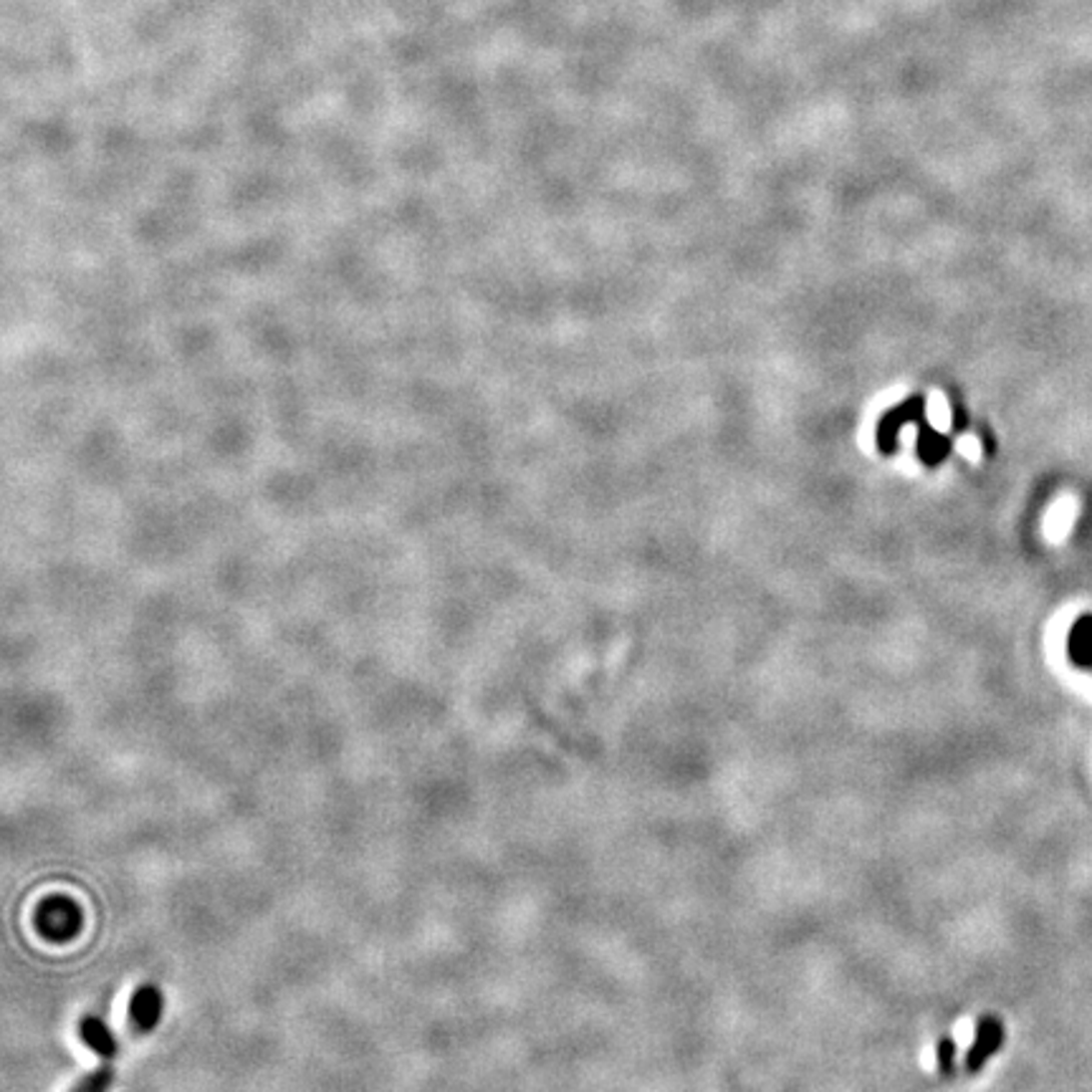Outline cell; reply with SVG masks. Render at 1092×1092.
<instances>
[{"instance_id":"obj_8","label":"cell","mask_w":1092,"mask_h":1092,"mask_svg":"<svg viewBox=\"0 0 1092 1092\" xmlns=\"http://www.w3.org/2000/svg\"><path fill=\"white\" fill-rule=\"evenodd\" d=\"M923 400L920 397H910V400L900 402L898 407H892L890 412H885L877 427V445H880L882 453H895L898 450V435L905 425L915 422L918 425L923 420Z\"/></svg>"},{"instance_id":"obj_10","label":"cell","mask_w":1092,"mask_h":1092,"mask_svg":"<svg viewBox=\"0 0 1092 1092\" xmlns=\"http://www.w3.org/2000/svg\"><path fill=\"white\" fill-rule=\"evenodd\" d=\"M79 1037H82V1042L87 1047H92L97 1052L99 1060L112 1062L117 1057V1052H120V1042L112 1034V1029L107 1027V1022H102L99 1017H92V1014L79 1022Z\"/></svg>"},{"instance_id":"obj_2","label":"cell","mask_w":1092,"mask_h":1092,"mask_svg":"<svg viewBox=\"0 0 1092 1092\" xmlns=\"http://www.w3.org/2000/svg\"><path fill=\"white\" fill-rule=\"evenodd\" d=\"M130 544L140 559H152V562L163 559L165 562V559L178 557L185 549L183 521L173 511L150 506L132 521Z\"/></svg>"},{"instance_id":"obj_7","label":"cell","mask_w":1092,"mask_h":1092,"mask_svg":"<svg viewBox=\"0 0 1092 1092\" xmlns=\"http://www.w3.org/2000/svg\"><path fill=\"white\" fill-rule=\"evenodd\" d=\"M165 996L155 984H140L130 999V1029L132 1034H150L163 1019Z\"/></svg>"},{"instance_id":"obj_15","label":"cell","mask_w":1092,"mask_h":1092,"mask_svg":"<svg viewBox=\"0 0 1092 1092\" xmlns=\"http://www.w3.org/2000/svg\"><path fill=\"white\" fill-rule=\"evenodd\" d=\"M953 1060H956V1042L943 1037L941 1042H938V1067H941L943 1075H951Z\"/></svg>"},{"instance_id":"obj_5","label":"cell","mask_w":1092,"mask_h":1092,"mask_svg":"<svg viewBox=\"0 0 1092 1092\" xmlns=\"http://www.w3.org/2000/svg\"><path fill=\"white\" fill-rule=\"evenodd\" d=\"M206 443L216 460H239L254 445V433H251V427L246 420L226 415L213 422L211 430H208Z\"/></svg>"},{"instance_id":"obj_3","label":"cell","mask_w":1092,"mask_h":1092,"mask_svg":"<svg viewBox=\"0 0 1092 1092\" xmlns=\"http://www.w3.org/2000/svg\"><path fill=\"white\" fill-rule=\"evenodd\" d=\"M264 496L273 509L288 516H303L319 506L321 488L311 473L296 468L273 471L264 483Z\"/></svg>"},{"instance_id":"obj_11","label":"cell","mask_w":1092,"mask_h":1092,"mask_svg":"<svg viewBox=\"0 0 1092 1092\" xmlns=\"http://www.w3.org/2000/svg\"><path fill=\"white\" fill-rule=\"evenodd\" d=\"M173 341H190V344L173 346L178 357L201 359L216 349V331L211 326H180L173 334Z\"/></svg>"},{"instance_id":"obj_13","label":"cell","mask_w":1092,"mask_h":1092,"mask_svg":"<svg viewBox=\"0 0 1092 1092\" xmlns=\"http://www.w3.org/2000/svg\"><path fill=\"white\" fill-rule=\"evenodd\" d=\"M920 427V433H918V455L920 460H923L925 465H938L943 463V460L948 458V453H951V438H946V435H941L938 430H933V427L928 425L925 420L918 422Z\"/></svg>"},{"instance_id":"obj_6","label":"cell","mask_w":1092,"mask_h":1092,"mask_svg":"<svg viewBox=\"0 0 1092 1092\" xmlns=\"http://www.w3.org/2000/svg\"><path fill=\"white\" fill-rule=\"evenodd\" d=\"M36 925L49 941H69L82 925V913H79L74 900L49 898L38 908Z\"/></svg>"},{"instance_id":"obj_12","label":"cell","mask_w":1092,"mask_h":1092,"mask_svg":"<svg viewBox=\"0 0 1092 1092\" xmlns=\"http://www.w3.org/2000/svg\"><path fill=\"white\" fill-rule=\"evenodd\" d=\"M1067 655L1077 668H1092V615L1080 617L1067 638Z\"/></svg>"},{"instance_id":"obj_9","label":"cell","mask_w":1092,"mask_h":1092,"mask_svg":"<svg viewBox=\"0 0 1092 1092\" xmlns=\"http://www.w3.org/2000/svg\"><path fill=\"white\" fill-rule=\"evenodd\" d=\"M1004 1044V1024L996 1017H984L976 1024V1037L966 1052V1072H979Z\"/></svg>"},{"instance_id":"obj_4","label":"cell","mask_w":1092,"mask_h":1092,"mask_svg":"<svg viewBox=\"0 0 1092 1092\" xmlns=\"http://www.w3.org/2000/svg\"><path fill=\"white\" fill-rule=\"evenodd\" d=\"M246 336L256 352L269 359L286 362L296 354V331L273 308L264 306L259 311H251L246 319Z\"/></svg>"},{"instance_id":"obj_1","label":"cell","mask_w":1092,"mask_h":1092,"mask_svg":"<svg viewBox=\"0 0 1092 1092\" xmlns=\"http://www.w3.org/2000/svg\"><path fill=\"white\" fill-rule=\"evenodd\" d=\"M74 458L82 476H87L94 483H102V486L120 483L130 471L125 438L112 425H97L87 430L79 445H76Z\"/></svg>"},{"instance_id":"obj_14","label":"cell","mask_w":1092,"mask_h":1092,"mask_svg":"<svg viewBox=\"0 0 1092 1092\" xmlns=\"http://www.w3.org/2000/svg\"><path fill=\"white\" fill-rule=\"evenodd\" d=\"M114 1082V1067L112 1062L104 1060L97 1070H92L89 1075H84L82 1080L71 1087V1092H109Z\"/></svg>"}]
</instances>
